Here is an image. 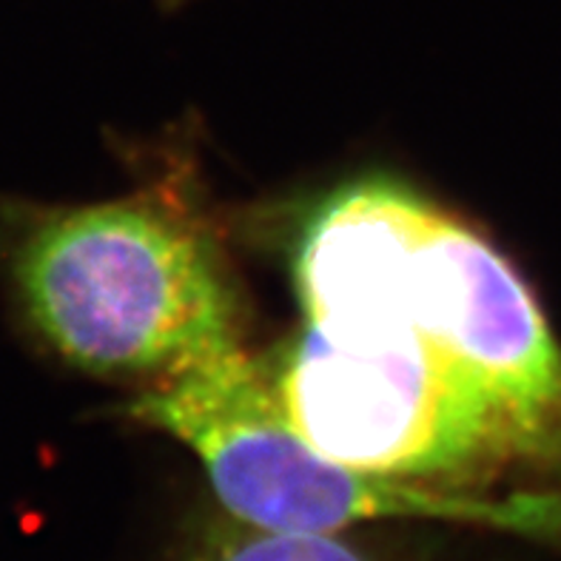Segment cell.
Returning a JSON list of instances; mask_svg holds the SVG:
<instances>
[{
  "label": "cell",
  "instance_id": "obj_2",
  "mask_svg": "<svg viewBox=\"0 0 561 561\" xmlns=\"http://www.w3.org/2000/svg\"><path fill=\"white\" fill-rule=\"evenodd\" d=\"M126 413L192 448L222 511L245 525L342 534L377 519H445L522 536L561 534L559 488L484 496L334 462L283 420L271 374L245 348L149 385Z\"/></svg>",
  "mask_w": 561,
  "mask_h": 561
},
{
  "label": "cell",
  "instance_id": "obj_3",
  "mask_svg": "<svg viewBox=\"0 0 561 561\" xmlns=\"http://www.w3.org/2000/svg\"><path fill=\"white\" fill-rule=\"evenodd\" d=\"M271 382L311 448L365 473L465 488L539 470L482 385L408 317L345 334L306 328Z\"/></svg>",
  "mask_w": 561,
  "mask_h": 561
},
{
  "label": "cell",
  "instance_id": "obj_4",
  "mask_svg": "<svg viewBox=\"0 0 561 561\" xmlns=\"http://www.w3.org/2000/svg\"><path fill=\"white\" fill-rule=\"evenodd\" d=\"M402 308L482 385L536 468L559 473L561 342L511 260L434 206L411 251Z\"/></svg>",
  "mask_w": 561,
  "mask_h": 561
},
{
  "label": "cell",
  "instance_id": "obj_1",
  "mask_svg": "<svg viewBox=\"0 0 561 561\" xmlns=\"http://www.w3.org/2000/svg\"><path fill=\"white\" fill-rule=\"evenodd\" d=\"M12 277L41 340L92 377L149 388L242 348L211 237L157 197L41 214Z\"/></svg>",
  "mask_w": 561,
  "mask_h": 561
},
{
  "label": "cell",
  "instance_id": "obj_5",
  "mask_svg": "<svg viewBox=\"0 0 561 561\" xmlns=\"http://www.w3.org/2000/svg\"><path fill=\"white\" fill-rule=\"evenodd\" d=\"M185 561H374L340 534H291L228 516L206 525Z\"/></svg>",
  "mask_w": 561,
  "mask_h": 561
}]
</instances>
